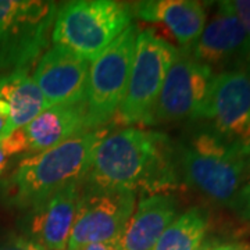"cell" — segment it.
Segmentation results:
<instances>
[{
  "mask_svg": "<svg viewBox=\"0 0 250 250\" xmlns=\"http://www.w3.org/2000/svg\"><path fill=\"white\" fill-rule=\"evenodd\" d=\"M85 184L147 196L170 193L181 184L177 150L160 131L118 129L96 145Z\"/></svg>",
  "mask_w": 250,
  "mask_h": 250,
  "instance_id": "1",
  "label": "cell"
},
{
  "mask_svg": "<svg viewBox=\"0 0 250 250\" xmlns=\"http://www.w3.org/2000/svg\"><path fill=\"white\" fill-rule=\"evenodd\" d=\"M108 129L88 131L20 161L3 182L1 195L10 206L35 208L68 185L85 182L95 147Z\"/></svg>",
  "mask_w": 250,
  "mask_h": 250,
  "instance_id": "2",
  "label": "cell"
},
{
  "mask_svg": "<svg viewBox=\"0 0 250 250\" xmlns=\"http://www.w3.org/2000/svg\"><path fill=\"white\" fill-rule=\"evenodd\" d=\"M177 164L189 187L229 206L250 174V147L214 131H200L181 145Z\"/></svg>",
  "mask_w": 250,
  "mask_h": 250,
  "instance_id": "3",
  "label": "cell"
},
{
  "mask_svg": "<svg viewBox=\"0 0 250 250\" xmlns=\"http://www.w3.org/2000/svg\"><path fill=\"white\" fill-rule=\"evenodd\" d=\"M132 7L116 0H75L57 7L50 39L86 62H93L132 22Z\"/></svg>",
  "mask_w": 250,
  "mask_h": 250,
  "instance_id": "4",
  "label": "cell"
},
{
  "mask_svg": "<svg viewBox=\"0 0 250 250\" xmlns=\"http://www.w3.org/2000/svg\"><path fill=\"white\" fill-rule=\"evenodd\" d=\"M177 54L178 49L154 29L139 32L124 99L114 117L118 124L153 125L159 93Z\"/></svg>",
  "mask_w": 250,
  "mask_h": 250,
  "instance_id": "5",
  "label": "cell"
},
{
  "mask_svg": "<svg viewBox=\"0 0 250 250\" xmlns=\"http://www.w3.org/2000/svg\"><path fill=\"white\" fill-rule=\"evenodd\" d=\"M57 6L41 0H0V70L27 71L47 50Z\"/></svg>",
  "mask_w": 250,
  "mask_h": 250,
  "instance_id": "6",
  "label": "cell"
},
{
  "mask_svg": "<svg viewBox=\"0 0 250 250\" xmlns=\"http://www.w3.org/2000/svg\"><path fill=\"white\" fill-rule=\"evenodd\" d=\"M138 35V27L131 24L90 64L83 100L89 131L114 120L126 90Z\"/></svg>",
  "mask_w": 250,
  "mask_h": 250,
  "instance_id": "7",
  "label": "cell"
},
{
  "mask_svg": "<svg viewBox=\"0 0 250 250\" xmlns=\"http://www.w3.org/2000/svg\"><path fill=\"white\" fill-rule=\"evenodd\" d=\"M135 206L136 196L132 192L86 185L81 192L65 250H81L99 242H120Z\"/></svg>",
  "mask_w": 250,
  "mask_h": 250,
  "instance_id": "8",
  "label": "cell"
},
{
  "mask_svg": "<svg viewBox=\"0 0 250 250\" xmlns=\"http://www.w3.org/2000/svg\"><path fill=\"white\" fill-rule=\"evenodd\" d=\"M213 77L210 67L178 49L159 93L153 125L203 118Z\"/></svg>",
  "mask_w": 250,
  "mask_h": 250,
  "instance_id": "9",
  "label": "cell"
},
{
  "mask_svg": "<svg viewBox=\"0 0 250 250\" xmlns=\"http://www.w3.org/2000/svg\"><path fill=\"white\" fill-rule=\"evenodd\" d=\"M203 120L214 132L250 147V70L235 68L213 77Z\"/></svg>",
  "mask_w": 250,
  "mask_h": 250,
  "instance_id": "10",
  "label": "cell"
},
{
  "mask_svg": "<svg viewBox=\"0 0 250 250\" xmlns=\"http://www.w3.org/2000/svg\"><path fill=\"white\" fill-rule=\"evenodd\" d=\"M85 103L46 108L25 126L13 131L0 141L7 156L17 153H39L88 132Z\"/></svg>",
  "mask_w": 250,
  "mask_h": 250,
  "instance_id": "11",
  "label": "cell"
},
{
  "mask_svg": "<svg viewBox=\"0 0 250 250\" xmlns=\"http://www.w3.org/2000/svg\"><path fill=\"white\" fill-rule=\"evenodd\" d=\"M90 62L52 46L38 60L34 81L46 107L78 104L85 100Z\"/></svg>",
  "mask_w": 250,
  "mask_h": 250,
  "instance_id": "12",
  "label": "cell"
},
{
  "mask_svg": "<svg viewBox=\"0 0 250 250\" xmlns=\"http://www.w3.org/2000/svg\"><path fill=\"white\" fill-rule=\"evenodd\" d=\"M246 34L241 21L233 13L229 1H220L217 13L188 52L196 62L213 70L231 60H239L243 68Z\"/></svg>",
  "mask_w": 250,
  "mask_h": 250,
  "instance_id": "13",
  "label": "cell"
},
{
  "mask_svg": "<svg viewBox=\"0 0 250 250\" xmlns=\"http://www.w3.org/2000/svg\"><path fill=\"white\" fill-rule=\"evenodd\" d=\"M131 7L139 20L161 24L185 52L196 43L207 21L205 4L196 0H147Z\"/></svg>",
  "mask_w": 250,
  "mask_h": 250,
  "instance_id": "14",
  "label": "cell"
},
{
  "mask_svg": "<svg viewBox=\"0 0 250 250\" xmlns=\"http://www.w3.org/2000/svg\"><path fill=\"white\" fill-rule=\"evenodd\" d=\"M82 184L77 182L32 208L29 231L45 250H65L78 210Z\"/></svg>",
  "mask_w": 250,
  "mask_h": 250,
  "instance_id": "15",
  "label": "cell"
},
{
  "mask_svg": "<svg viewBox=\"0 0 250 250\" xmlns=\"http://www.w3.org/2000/svg\"><path fill=\"white\" fill-rule=\"evenodd\" d=\"M177 214L178 203L170 193L142 197L120 238L121 250H153Z\"/></svg>",
  "mask_w": 250,
  "mask_h": 250,
  "instance_id": "16",
  "label": "cell"
},
{
  "mask_svg": "<svg viewBox=\"0 0 250 250\" xmlns=\"http://www.w3.org/2000/svg\"><path fill=\"white\" fill-rule=\"evenodd\" d=\"M46 108L42 92L27 71L0 75V114L9 118V135L29 124Z\"/></svg>",
  "mask_w": 250,
  "mask_h": 250,
  "instance_id": "17",
  "label": "cell"
},
{
  "mask_svg": "<svg viewBox=\"0 0 250 250\" xmlns=\"http://www.w3.org/2000/svg\"><path fill=\"white\" fill-rule=\"evenodd\" d=\"M208 228L206 210L193 207L178 215L157 241L153 250H197Z\"/></svg>",
  "mask_w": 250,
  "mask_h": 250,
  "instance_id": "18",
  "label": "cell"
},
{
  "mask_svg": "<svg viewBox=\"0 0 250 250\" xmlns=\"http://www.w3.org/2000/svg\"><path fill=\"white\" fill-rule=\"evenodd\" d=\"M229 6L233 13L241 21L242 27L246 34V49H245V60L243 68L250 70V0H229Z\"/></svg>",
  "mask_w": 250,
  "mask_h": 250,
  "instance_id": "19",
  "label": "cell"
},
{
  "mask_svg": "<svg viewBox=\"0 0 250 250\" xmlns=\"http://www.w3.org/2000/svg\"><path fill=\"white\" fill-rule=\"evenodd\" d=\"M229 207H232L241 220L250 224V181L239 189Z\"/></svg>",
  "mask_w": 250,
  "mask_h": 250,
  "instance_id": "20",
  "label": "cell"
},
{
  "mask_svg": "<svg viewBox=\"0 0 250 250\" xmlns=\"http://www.w3.org/2000/svg\"><path fill=\"white\" fill-rule=\"evenodd\" d=\"M0 250H45L39 243H36L34 239L28 238H13L10 241L4 242L0 245Z\"/></svg>",
  "mask_w": 250,
  "mask_h": 250,
  "instance_id": "21",
  "label": "cell"
},
{
  "mask_svg": "<svg viewBox=\"0 0 250 250\" xmlns=\"http://www.w3.org/2000/svg\"><path fill=\"white\" fill-rule=\"evenodd\" d=\"M210 250H250V242L236 241L225 242V243L213 242V246Z\"/></svg>",
  "mask_w": 250,
  "mask_h": 250,
  "instance_id": "22",
  "label": "cell"
},
{
  "mask_svg": "<svg viewBox=\"0 0 250 250\" xmlns=\"http://www.w3.org/2000/svg\"><path fill=\"white\" fill-rule=\"evenodd\" d=\"M81 250H121L120 242H99V243H90Z\"/></svg>",
  "mask_w": 250,
  "mask_h": 250,
  "instance_id": "23",
  "label": "cell"
},
{
  "mask_svg": "<svg viewBox=\"0 0 250 250\" xmlns=\"http://www.w3.org/2000/svg\"><path fill=\"white\" fill-rule=\"evenodd\" d=\"M9 135V118L0 114V141Z\"/></svg>",
  "mask_w": 250,
  "mask_h": 250,
  "instance_id": "24",
  "label": "cell"
},
{
  "mask_svg": "<svg viewBox=\"0 0 250 250\" xmlns=\"http://www.w3.org/2000/svg\"><path fill=\"white\" fill-rule=\"evenodd\" d=\"M7 163H9V156L6 154V152L3 150V147L0 146V175L6 170Z\"/></svg>",
  "mask_w": 250,
  "mask_h": 250,
  "instance_id": "25",
  "label": "cell"
},
{
  "mask_svg": "<svg viewBox=\"0 0 250 250\" xmlns=\"http://www.w3.org/2000/svg\"><path fill=\"white\" fill-rule=\"evenodd\" d=\"M213 242L214 241H207V242H203L200 246H199V249L197 250H210L211 249V246H213Z\"/></svg>",
  "mask_w": 250,
  "mask_h": 250,
  "instance_id": "26",
  "label": "cell"
}]
</instances>
